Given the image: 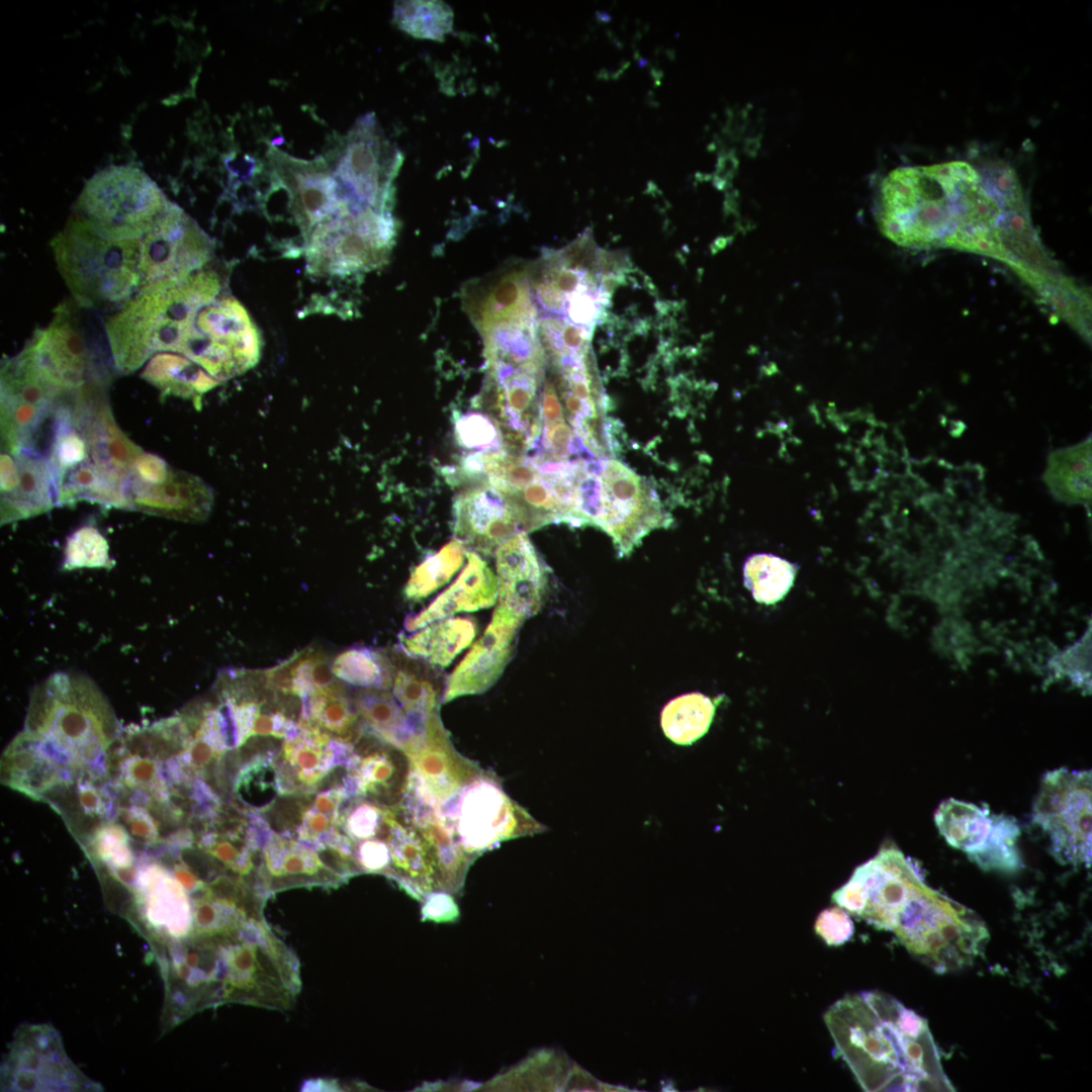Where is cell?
I'll return each mask as SVG.
<instances>
[{"label": "cell", "mask_w": 1092, "mask_h": 1092, "mask_svg": "<svg viewBox=\"0 0 1092 1092\" xmlns=\"http://www.w3.org/2000/svg\"><path fill=\"white\" fill-rule=\"evenodd\" d=\"M116 732L114 715L95 684L76 672H56L36 687L26 721L31 740L64 750L97 752Z\"/></svg>", "instance_id": "cell-7"}, {"label": "cell", "mask_w": 1092, "mask_h": 1092, "mask_svg": "<svg viewBox=\"0 0 1092 1092\" xmlns=\"http://www.w3.org/2000/svg\"><path fill=\"white\" fill-rule=\"evenodd\" d=\"M390 211L369 210L315 225L304 241L306 271L312 276L345 278L383 265L394 243Z\"/></svg>", "instance_id": "cell-11"}, {"label": "cell", "mask_w": 1092, "mask_h": 1092, "mask_svg": "<svg viewBox=\"0 0 1092 1092\" xmlns=\"http://www.w3.org/2000/svg\"><path fill=\"white\" fill-rule=\"evenodd\" d=\"M423 919L437 922L452 921L459 915V910L450 893L436 891L424 898Z\"/></svg>", "instance_id": "cell-39"}, {"label": "cell", "mask_w": 1092, "mask_h": 1092, "mask_svg": "<svg viewBox=\"0 0 1092 1092\" xmlns=\"http://www.w3.org/2000/svg\"><path fill=\"white\" fill-rule=\"evenodd\" d=\"M934 822L947 843L981 869L1014 874L1022 868L1020 829L1013 817L950 798L939 805Z\"/></svg>", "instance_id": "cell-17"}, {"label": "cell", "mask_w": 1092, "mask_h": 1092, "mask_svg": "<svg viewBox=\"0 0 1092 1092\" xmlns=\"http://www.w3.org/2000/svg\"><path fill=\"white\" fill-rule=\"evenodd\" d=\"M402 749L411 766L405 799L415 805L438 807L483 771L454 749L438 714Z\"/></svg>", "instance_id": "cell-18"}, {"label": "cell", "mask_w": 1092, "mask_h": 1092, "mask_svg": "<svg viewBox=\"0 0 1092 1092\" xmlns=\"http://www.w3.org/2000/svg\"><path fill=\"white\" fill-rule=\"evenodd\" d=\"M430 809L473 860L504 840L547 829L504 792L496 778L484 770L459 793Z\"/></svg>", "instance_id": "cell-10"}, {"label": "cell", "mask_w": 1092, "mask_h": 1092, "mask_svg": "<svg viewBox=\"0 0 1092 1092\" xmlns=\"http://www.w3.org/2000/svg\"><path fill=\"white\" fill-rule=\"evenodd\" d=\"M274 158L304 241L315 225L341 216L335 180L324 159L303 161L279 152Z\"/></svg>", "instance_id": "cell-24"}, {"label": "cell", "mask_w": 1092, "mask_h": 1092, "mask_svg": "<svg viewBox=\"0 0 1092 1092\" xmlns=\"http://www.w3.org/2000/svg\"><path fill=\"white\" fill-rule=\"evenodd\" d=\"M815 932L828 944L840 945L853 934V923L848 913L840 907L823 910L815 922Z\"/></svg>", "instance_id": "cell-37"}, {"label": "cell", "mask_w": 1092, "mask_h": 1092, "mask_svg": "<svg viewBox=\"0 0 1092 1092\" xmlns=\"http://www.w3.org/2000/svg\"><path fill=\"white\" fill-rule=\"evenodd\" d=\"M347 767L354 795L386 807L402 803L411 775L402 748L366 731L353 744Z\"/></svg>", "instance_id": "cell-21"}, {"label": "cell", "mask_w": 1092, "mask_h": 1092, "mask_svg": "<svg viewBox=\"0 0 1092 1092\" xmlns=\"http://www.w3.org/2000/svg\"><path fill=\"white\" fill-rule=\"evenodd\" d=\"M212 255L209 236L180 206L169 201L142 238L135 293L172 288L204 269Z\"/></svg>", "instance_id": "cell-15"}, {"label": "cell", "mask_w": 1092, "mask_h": 1092, "mask_svg": "<svg viewBox=\"0 0 1092 1092\" xmlns=\"http://www.w3.org/2000/svg\"><path fill=\"white\" fill-rule=\"evenodd\" d=\"M56 503L48 459L31 452L1 453V523L42 514Z\"/></svg>", "instance_id": "cell-25"}, {"label": "cell", "mask_w": 1092, "mask_h": 1092, "mask_svg": "<svg viewBox=\"0 0 1092 1092\" xmlns=\"http://www.w3.org/2000/svg\"><path fill=\"white\" fill-rule=\"evenodd\" d=\"M462 299L479 333L500 324L538 325L526 268H510L471 282Z\"/></svg>", "instance_id": "cell-23"}, {"label": "cell", "mask_w": 1092, "mask_h": 1092, "mask_svg": "<svg viewBox=\"0 0 1092 1092\" xmlns=\"http://www.w3.org/2000/svg\"><path fill=\"white\" fill-rule=\"evenodd\" d=\"M304 650L294 654L286 661L266 670L269 684L279 691H293L297 667L302 659Z\"/></svg>", "instance_id": "cell-41"}, {"label": "cell", "mask_w": 1092, "mask_h": 1092, "mask_svg": "<svg viewBox=\"0 0 1092 1092\" xmlns=\"http://www.w3.org/2000/svg\"><path fill=\"white\" fill-rule=\"evenodd\" d=\"M338 1088L337 1081L331 1079H311L305 1082L302 1086V1090L305 1091H328Z\"/></svg>", "instance_id": "cell-42"}, {"label": "cell", "mask_w": 1092, "mask_h": 1092, "mask_svg": "<svg viewBox=\"0 0 1092 1092\" xmlns=\"http://www.w3.org/2000/svg\"><path fill=\"white\" fill-rule=\"evenodd\" d=\"M393 21L414 37L443 41L452 29L453 12L443 1H397Z\"/></svg>", "instance_id": "cell-32"}, {"label": "cell", "mask_w": 1092, "mask_h": 1092, "mask_svg": "<svg viewBox=\"0 0 1092 1092\" xmlns=\"http://www.w3.org/2000/svg\"><path fill=\"white\" fill-rule=\"evenodd\" d=\"M168 203L146 172L121 165L95 173L85 183L77 208L101 237L125 241L142 239Z\"/></svg>", "instance_id": "cell-9"}, {"label": "cell", "mask_w": 1092, "mask_h": 1092, "mask_svg": "<svg viewBox=\"0 0 1092 1092\" xmlns=\"http://www.w3.org/2000/svg\"><path fill=\"white\" fill-rule=\"evenodd\" d=\"M878 222L905 248H951L1013 265L1015 247H1037L1019 181L998 163L977 167L956 160L896 168L882 182Z\"/></svg>", "instance_id": "cell-1"}, {"label": "cell", "mask_w": 1092, "mask_h": 1092, "mask_svg": "<svg viewBox=\"0 0 1092 1092\" xmlns=\"http://www.w3.org/2000/svg\"><path fill=\"white\" fill-rule=\"evenodd\" d=\"M142 239L101 237L81 215L52 241L60 274L73 298L92 309L124 304L136 291Z\"/></svg>", "instance_id": "cell-6"}, {"label": "cell", "mask_w": 1092, "mask_h": 1092, "mask_svg": "<svg viewBox=\"0 0 1092 1092\" xmlns=\"http://www.w3.org/2000/svg\"><path fill=\"white\" fill-rule=\"evenodd\" d=\"M1042 479L1053 496L1067 505L1091 500V438L1053 451Z\"/></svg>", "instance_id": "cell-27"}, {"label": "cell", "mask_w": 1092, "mask_h": 1092, "mask_svg": "<svg viewBox=\"0 0 1092 1092\" xmlns=\"http://www.w3.org/2000/svg\"><path fill=\"white\" fill-rule=\"evenodd\" d=\"M841 1058L864 1091H953L926 1019L879 991L847 994L824 1014Z\"/></svg>", "instance_id": "cell-4"}, {"label": "cell", "mask_w": 1092, "mask_h": 1092, "mask_svg": "<svg viewBox=\"0 0 1092 1092\" xmlns=\"http://www.w3.org/2000/svg\"><path fill=\"white\" fill-rule=\"evenodd\" d=\"M283 738L274 735L254 734L241 743L237 750L244 764L264 757L277 756L283 746Z\"/></svg>", "instance_id": "cell-38"}, {"label": "cell", "mask_w": 1092, "mask_h": 1092, "mask_svg": "<svg viewBox=\"0 0 1092 1092\" xmlns=\"http://www.w3.org/2000/svg\"><path fill=\"white\" fill-rule=\"evenodd\" d=\"M108 543L94 527L86 526L68 538L64 567H103L109 565Z\"/></svg>", "instance_id": "cell-35"}, {"label": "cell", "mask_w": 1092, "mask_h": 1092, "mask_svg": "<svg viewBox=\"0 0 1092 1092\" xmlns=\"http://www.w3.org/2000/svg\"><path fill=\"white\" fill-rule=\"evenodd\" d=\"M831 900L894 933L915 959L937 973L972 965L989 938L974 911L930 888L917 863L894 844L883 845L859 864Z\"/></svg>", "instance_id": "cell-2"}, {"label": "cell", "mask_w": 1092, "mask_h": 1092, "mask_svg": "<svg viewBox=\"0 0 1092 1092\" xmlns=\"http://www.w3.org/2000/svg\"><path fill=\"white\" fill-rule=\"evenodd\" d=\"M65 392L46 375L29 344L6 361L1 370L2 452L31 450Z\"/></svg>", "instance_id": "cell-16"}, {"label": "cell", "mask_w": 1092, "mask_h": 1092, "mask_svg": "<svg viewBox=\"0 0 1092 1092\" xmlns=\"http://www.w3.org/2000/svg\"><path fill=\"white\" fill-rule=\"evenodd\" d=\"M142 376L165 393L200 395L219 383L190 359L164 352L153 356Z\"/></svg>", "instance_id": "cell-29"}, {"label": "cell", "mask_w": 1092, "mask_h": 1092, "mask_svg": "<svg viewBox=\"0 0 1092 1092\" xmlns=\"http://www.w3.org/2000/svg\"><path fill=\"white\" fill-rule=\"evenodd\" d=\"M798 566L780 556L757 553L744 564V582L754 600L772 605L785 598L792 588Z\"/></svg>", "instance_id": "cell-30"}, {"label": "cell", "mask_w": 1092, "mask_h": 1092, "mask_svg": "<svg viewBox=\"0 0 1092 1092\" xmlns=\"http://www.w3.org/2000/svg\"><path fill=\"white\" fill-rule=\"evenodd\" d=\"M401 157L385 141L374 117L360 118L345 138L335 169L337 196L343 216L369 210L390 211L391 182Z\"/></svg>", "instance_id": "cell-13"}, {"label": "cell", "mask_w": 1092, "mask_h": 1092, "mask_svg": "<svg viewBox=\"0 0 1092 1092\" xmlns=\"http://www.w3.org/2000/svg\"><path fill=\"white\" fill-rule=\"evenodd\" d=\"M458 431L462 444L470 448L484 446L494 437L492 426L479 416H472L461 421Z\"/></svg>", "instance_id": "cell-40"}, {"label": "cell", "mask_w": 1092, "mask_h": 1092, "mask_svg": "<svg viewBox=\"0 0 1092 1092\" xmlns=\"http://www.w3.org/2000/svg\"><path fill=\"white\" fill-rule=\"evenodd\" d=\"M313 792L282 794L262 808L266 824L277 833L294 832L313 802Z\"/></svg>", "instance_id": "cell-36"}, {"label": "cell", "mask_w": 1092, "mask_h": 1092, "mask_svg": "<svg viewBox=\"0 0 1092 1092\" xmlns=\"http://www.w3.org/2000/svg\"><path fill=\"white\" fill-rule=\"evenodd\" d=\"M453 509L457 540L482 554L492 553L522 527L511 497L489 482L460 492Z\"/></svg>", "instance_id": "cell-22"}, {"label": "cell", "mask_w": 1092, "mask_h": 1092, "mask_svg": "<svg viewBox=\"0 0 1092 1092\" xmlns=\"http://www.w3.org/2000/svg\"><path fill=\"white\" fill-rule=\"evenodd\" d=\"M177 941L174 990L181 1016L225 1002L270 1009L295 1002L298 959L264 918L217 932L192 930Z\"/></svg>", "instance_id": "cell-3"}, {"label": "cell", "mask_w": 1092, "mask_h": 1092, "mask_svg": "<svg viewBox=\"0 0 1092 1092\" xmlns=\"http://www.w3.org/2000/svg\"><path fill=\"white\" fill-rule=\"evenodd\" d=\"M126 499L127 509L192 521L206 516L210 493L199 478L144 452L128 479Z\"/></svg>", "instance_id": "cell-20"}, {"label": "cell", "mask_w": 1092, "mask_h": 1092, "mask_svg": "<svg viewBox=\"0 0 1092 1092\" xmlns=\"http://www.w3.org/2000/svg\"><path fill=\"white\" fill-rule=\"evenodd\" d=\"M332 669L338 678L365 689L386 690L392 684V663L385 655L367 648L341 653Z\"/></svg>", "instance_id": "cell-33"}, {"label": "cell", "mask_w": 1092, "mask_h": 1092, "mask_svg": "<svg viewBox=\"0 0 1092 1092\" xmlns=\"http://www.w3.org/2000/svg\"><path fill=\"white\" fill-rule=\"evenodd\" d=\"M496 570L499 581L500 606L521 612L528 605L527 590L540 584V564L535 551L523 533H516L496 550Z\"/></svg>", "instance_id": "cell-26"}, {"label": "cell", "mask_w": 1092, "mask_h": 1092, "mask_svg": "<svg viewBox=\"0 0 1092 1092\" xmlns=\"http://www.w3.org/2000/svg\"><path fill=\"white\" fill-rule=\"evenodd\" d=\"M262 337L245 306L220 293L197 312L178 354L217 381L242 374L261 356Z\"/></svg>", "instance_id": "cell-12"}, {"label": "cell", "mask_w": 1092, "mask_h": 1092, "mask_svg": "<svg viewBox=\"0 0 1092 1092\" xmlns=\"http://www.w3.org/2000/svg\"><path fill=\"white\" fill-rule=\"evenodd\" d=\"M221 290L217 273L202 269L172 288L129 298L105 323L116 371L128 374L158 353H179L197 312Z\"/></svg>", "instance_id": "cell-5"}, {"label": "cell", "mask_w": 1092, "mask_h": 1092, "mask_svg": "<svg viewBox=\"0 0 1092 1092\" xmlns=\"http://www.w3.org/2000/svg\"><path fill=\"white\" fill-rule=\"evenodd\" d=\"M398 667L394 679L393 695L404 713L414 721L424 723L438 714V692L435 687L403 666L398 658L392 659Z\"/></svg>", "instance_id": "cell-34"}, {"label": "cell", "mask_w": 1092, "mask_h": 1092, "mask_svg": "<svg viewBox=\"0 0 1092 1092\" xmlns=\"http://www.w3.org/2000/svg\"><path fill=\"white\" fill-rule=\"evenodd\" d=\"M715 705L708 697L694 693L671 701L662 711L661 726L674 743L690 745L709 729Z\"/></svg>", "instance_id": "cell-31"}, {"label": "cell", "mask_w": 1092, "mask_h": 1092, "mask_svg": "<svg viewBox=\"0 0 1092 1092\" xmlns=\"http://www.w3.org/2000/svg\"><path fill=\"white\" fill-rule=\"evenodd\" d=\"M92 308L74 298L62 302L51 324L28 342L46 375L63 390L87 384L109 385L113 369L105 324L100 327Z\"/></svg>", "instance_id": "cell-8"}, {"label": "cell", "mask_w": 1092, "mask_h": 1092, "mask_svg": "<svg viewBox=\"0 0 1092 1092\" xmlns=\"http://www.w3.org/2000/svg\"><path fill=\"white\" fill-rule=\"evenodd\" d=\"M353 701L367 727L395 746L403 748L425 730L427 722L423 724L412 720L393 697L383 690H360Z\"/></svg>", "instance_id": "cell-28"}, {"label": "cell", "mask_w": 1092, "mask_h": 1092, "mask_svg": "<svg viewBox=\"0 0 1092 1092\" xmlns=\"http://www.w3.org/2000/svg\"><path fill=\"white\" fill-rule=\"evenodd\" d=\"M600 505L595 524L630 549L643 535L662 522L663 514L655 491L647 481L622 462L601 461Z\"/></svg>", "instance_id": "cell-19"}, {"label": "cell", "mask_w": 1092, "mask_h": 1092, "mask_svg": "<svg viewBox=\"0 0 1092 1092\" xmlns=\"http://www.w3.org/2000/svg\"><path fill=\"white\" fill-rule=\"evenodd\" d=\"M1090 770L1046 772L1032 807V821L1045 833L1050 851L1061 863L1091 864Z\"/></svg>", "instance_id": "cell-14"}]
</instances>
